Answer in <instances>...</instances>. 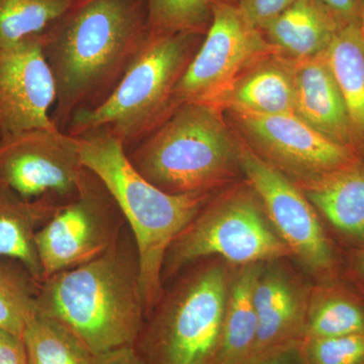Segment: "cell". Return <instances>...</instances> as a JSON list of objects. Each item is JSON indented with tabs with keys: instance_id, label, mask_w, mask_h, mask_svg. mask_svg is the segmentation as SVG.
Returning a JSON list of instances; mask_svg holds the SVG:
<instances>
[{
	"instance_id": "16",
	"label": "cell",
	"mask_w": 364,
	"mask_h": 364,
	"mask_svg": "<svg viewBox=\"0 0 364 364\" xmlns=\"http://www.w3.org/2000/svg\"><path fill=\"white\" fill-rule=\"evenodd\" d=\"M296 184L338 233L364 247V158Z\"/></svg>"
},
{
	"instance_id": "22",
	"label": "cell",
	"mask_w": 364,
	"mask_h": 364,
	"mask_svg": "<svg viewBox=\"0 0 364 364\" xmlns=\"http://www.w3.org/2000/svg\"><path fill=\"white\" fill-rule=\"evenodd\" d=\"M364 334V305L346 289L321 287L310 294L306 339Z\"/></svg>"
},
{
	"instance_id": "12",
	"label": "cell",
	"mask_w": 364,
	"mask_h": 364,
	"mask_svg": "<svg viewBox=\"0 0 364 364\" xmlns=\"http://www.w3.org/2000/svg\"><path fill=\"white\" fill-rule=\"evenodd\" d=\"M77 136L35 129L0 141V184L23 198L68 200L85 172Z\"/></svg>"
},
{
	"instance_id": "25",
	"label": "cell",
	"mask_w": 364,
	"mask_h": 364,
	"mask_svg": "<svg viewBox=\"0 0 364 364\" xmlns=\"http://www.w3.org/2000/svg\"><path fill=\"white\" fill-rule=\"evenodd\" d=\"M78 0H0V48L39 36Z\"/></svg>"
},
{
	"instance_id": "5",
	"label": "cell",
	"mask_w": 364,
	"mask_h": 364,
	"mask_svg": "<svg viewBox=\"0 0 364 364\" xmlns=\"http://www.w3.org/2000/svg\"><path fill=\"white\" fill-rule=\"evenodd\" d=\"M205 35L150 33L129 70L102 104L76 114L66 133L109 132L128 151L176 109V88Z\"/></svg>"
},
{
	"instance_id": "29",
	"label": "cell",
	"mask_w": 364,
	"mask_h": 364,
	"mask_svg": "<svg viewBox=\"0 0 364 364\" xmlns=\"http://www.w3.org/2000/svg\"><path fill=\"white\" fill-rule=\"evenodd\" d=\"M336 18L339 25L360 23L364 14V0H318Z\"/></svg>"
},
{
	"instance_id": "24",
	"label": "cell",
	"mask_w": 364,
	"mask_h": 364,
	"mask_svg": "<svg viewBox=\"0 0 364 364\" xmlns=\"http://www.w3.org/2000/svg\"><path fill=\"white\" fill-rule=\"evenodd\" d=\"M39 282L21 263L0 258V329L21 339L37 315Z\"/></svg>"
},
{
	"instance_id": "6",
	"label": "cell",
	"mask_w": 364,
	"mask_h": 364,
	"mask_svg": "<svg viewBox=\"0 0 364 364\" xmlns=\"http://www.w3.org/2000/svg\"><path fill=\"white\" fill-rule=\"evenodd\" d=\"M230 279L219 261L196 268L163 293L134 348L144 364H215Z\"/></svg>"
},
{
	"instance_id": "23",
	"label": "cell",
	"mask_w": 364,
	"mask_h": 364,
	"mask_svg": "<svg viewBox=\"0 0 364 364\" xmlns=\"http://www.w3.org/2000/svg\"><path fill=\"white\" fill-rule=\"evenodd\" d=\"M28 364H95V356L58 321L37 314L23 337Z\"/></svg>"
},
{
	"instance_id": "18",
	"label": "cell",
	"mask_w": 364,
	"mask_h": 364,
	"mask_svg": "<svg viewBox=\"0 0 364 364\" xmlns=\"http://www.w3.org/2000/svg\"><path fill=\"white\" fill-rule=\"evenodd\" d=\"M215 107L228 112L296 114L289 59L274 54L261 60L235 81Z\"/></svg>"
},
{
	"instance_id": "31",
	"label": "cell",
	"mask_w": 364,
	"mask_h": 364,
	"mask_svg": "<svg viewBox=\"0 0 364 364\" xmlns=\"http://www.w3.org/2000/svg\"><path fill=\"white\" fill-rule=\"evenodd\" d=\"M95 364H144L134 346H124L95 356Z\"/></svg>"
},
{
	"instance_id": "34",
	"label": "cell",
	"mask_w": 364,
	"mask_h": 364,
	"mask_svg": "<svg viewBox=\"0 0 364 364\" xmlns=\"http://www.w3.org/2000/svg\"><path fill=\"white\" fill-rule=\"evenodd\" d=\"M360 28H361V33H363V37L364 40V14L363 16V18H361L360 21Z\"/></svg>"
},
{
	"instance_id": "32",
	"label": "cell",
	"mask_w": 364,
	"mask_h": 364,
	"mask_svg": "<svg viewBox=\"0 0 364 364\" xmlns=\"http://www.w3.org/2000/svg\"><path fill=\"white\" fill-rule=\"evenodd\" d=\"M240 364H304L299 354V346L267 355L248 358Z\"/></svg>"
},
{
	"instance_id": "26",
	"label": "cell",
	"mask_w": 364,
	"mask_h": 364,
	"mask_svg": "<svg viewBox=\"0 0 364 364\" xmlns=\"http://www.w3.org/2000/svg\"><path fill=\"white\" fill-rule=\"evenodd\" d=\"M149 32L205 35L213 18V0H147Z\"/></svg>"
},
{
	"instance_id": "9",
	"label": "cell",
	"mask_w": 364,
	"mask_h": 364,
	"mask_svg": "<svg viewBox=\"0 0 364 364\" xmlns=\"http://www.w3.org/2000/svg\"><path fill=\"white\" fill-rule=\"evenodd\" d=\"M279 51L251 23L236 0H213L210 28L176 88L177 107L217 105L235 81Z\"/></svg>"
},
{
	"instance_id": "4",
	"label": "cell",
	"mask_w": 364,
	"mask_h": 364,
	"mask_svg": "<svg viewBox=\"0 0 364 364\" xmlns=\"http://www.w3.org/2000/svg\"><path fill=\"white\" fill-rule=\"evenodd\" d=\"M223 112L212 105H179L127 155L165 193H214L240 168L239 139L228 128Z\"/></svg>"
},
{
	"instance_id": "21",
	"label": "cell",
	"mask_w": 364,
	"mask_h": 364,
	"mask_svg": "<svg viewBox=\"0 0 364 364\" xmlns=\"http://www.w3.org/2000/svg\"><path fill=\"white\" fill-rule=\"evenodd\" d=\"M324 54L364 157V40L360 23L342 26Z\"/></svg>"
},
{
	"instance_id": "17",
	"label": "cell",
	"mask_w": 364,
	"mask_h": 364,
	"mask_svg": "<svg viewBox=\"0 0 364 364\" xmlns=\"http://www.w3.org/2000/svg\"><path fill=\"white\" fill-rule=\"evenodd\" d=\"M64 202L49 196L28 200L0 184V258L21 263L39 284L43 272L36 236Z\"/></svg>"
},
{
	"instance_id": "10",
	"label": "cell",
	"mask_w": 364,
	"mask_h": 364,
	"mask_svg": "<svg viewBox=\"0 0 364 364\" xmlns=\"http://www.w3.org/2000/svg\"><path fill=\"white\" fill-rule=\"evenodd\" d=\"M239 165L268 220L293 255L314 274L331 277L338 259L303 189L239 139Z\"/></svg>"
},
{
	"instance_id": "3",
	"label": "cell",
	"mask_w": 364,
	"mask_h": 364,
	"mask_svg": "<svg viewBox=\"0 0 364 364\" xmlns=\"http://www.w3.org/2000/svg\"><path fill=\"white\" fill-rule=\"evenodd\" d=\"M79 156L105 184L135 239L146 318L161 299L167 251L214 193H165L133 166L123 144L109 132L77 136Z\"/></svg>"
},
{
	"instance_id": "27",
	"label": "cell",
	"mask_w": 364,
	"mask_h": 364,
	"mask_svg": "<svg viewBox=\"0 0 364 364\" xmlns=\"http://www.w3.org/2000/svg\"><path fill=\"white\" fill-rule=\"evenodd\" d=\"M299 351L304 364H364V334L303 340Z\"/></svg>"
},
{
	"instance_id": "7",
	"label": "cell",
	"mask_w": 364,
	"mask_h": 364,
	"mask_svg": "<svg viewBox=\"0 0 364 364\" xmlns=\"http://www.w3.org/2000/svg\"><path fill=\"white\" fill-rule=\"evenodd\" d=\"M248 186L213 196L182 230L165 256L163 282L212 256L242 267L293 255Z\"/></svg>"
},
{
	"instance_id": "8",
	"label": "cell",
	"mask_w": 364,
	"mask_h": 364,
	"mask_svg": "<svg viewBox=\"0 0 364 364\" xmlns=\"http://www.w3.org/2000/svg\"><path fill=\"white\" fill-rule=\"evenodd\" d=\"M126 224L105 184L86 168L74 196L37 232L43 279L97 259L116 243Z\"/></svg>"
},
{
	"instance_id": "11",
	"label": "cell",
	"mask_w": 364,
	"mask_h": 364,
	"mask_svg": "<svg viewBox=\"0 0 364 364\" xmlns=\"http://www.w3.org/2000/svg\"><path fill=\"white\" fill-rule=\"evenodd\" d=\"M229 114L243 135L244 142L296 183L363 159L323 135L298 114Z\"/></svg>"
},
{
	"instance_id": "20",
	"label": "cell",
	"mask_w": 364,
	"mask_h": 364,
	"mask_svg": "<svg viewBox=\"0 0 364 364\" xmlns=\"http://www.w3.org/2000/svg\"><path fill=\"white\" fill-rule=\"evenodd\" d=\"M262 263L242 265L230 279L221 347L215 364H240L252 354L257 336L253 291Z\"/></svg>"
},
{
	"instance_id": "30",
	"label": "cell",
	"mask_w": 364,
	"mask_h": 364,
	"mask_svg": "<svg viewBox=\"0 0 364 364\" xmlns=\"http://www.w3.org/2000/svg\"><path fill=\"white\" fill-rule=\"evenodd\" d=\"M0 364H28L23 340L0 329Z\"/></svg>"
},
{
	"instance_id": "28",
	"label": "cell",
	"mask_w": 364,
	"mask_h": 364,
	"mask_svg": "<svg viewBox=\"0 0 364 364\" xmlns=\"http://www.w3.org/2000/svg\"><path fill=\"white\" fill-rule=\"evenodd\" d=\"M244 14L256 28H264L267 23L289 9L296 0H236Z\"/></svg>"
},
{
	"instance_id": "1",
	"label": "cell",
	"mask_w": 364,
	"mask_h": 364,
	"mask_svg": "<svg viewBox=\"0 0 364 364\" xmlns=\"http://www.w3.org/2000/svg\"><path fill=\"white\" fill-rule=\"evenodd\" d=\"M148 35L147 0H78L41 33L56 85L51 117L59 130L112 95Z\"/></svg>"
},
{
	"instance_id": "15",
	"label": "cell",
	"mask_w": 364,
	"mask_h": 364,
	"mask_svg": "<svg viewBox=\"0 0 364 364\" xmlns=\"http://www.w3.org/2000/svg\"><path fill=\"white\" fill-rule=\"evenodd\" d=\"M289 61L296 114L323 135L364 158L344 98L324 53Z\"/></svg>"
},
{
	"instance_id": "19",
	"label": "cell",
	"mask_w": 364,
	"mask_h": 364,
	"mask_svg": "<svg viewBox=\"0 0 364 364\" xmlns=\"http://www.w3.org/2000/svg\"><path fill=\"white\" fill-rule=\"evenodd\" d=\"M341 28L318 0H296L261 32L282 56L299 60L324 53Z\"/></svg>"
},
{
	"instance_id": "33",
	"label": "cell",
	"mask_w": 364,
	"mask_h": 364,
	"mask_svg": "<svg viewBox=\"0 0 364 364\" xmlns=\"http://www.w3.org/2000/svg\"><path fill=\"white\" fill-rule=\"evenodd\" d=\"M354 267L364 282V247L359 249L354 256Z\"/></svg>"
},
{
	"instance_id": "13",
	"label": "cell",
	"mask_w": 364,
	"mask_h": 364,
	"mask_svg": "<svg viewBox=\"0 0 364 364\" xmlns=\"http://www.w3.org/2000/svg\"><path fill=\"white\" fill-rule=\"evenodd\" d=\"M55 102L56 85L40 35L0 48V141L35 129H58L50 114Z\"/></svg>"
},
{
	"instance_id": "2",
	"label": "cell",
	"mask_w": 364,
	"mask_h": 364,
	"mask_svg": "<svg viewBox=\"0 0 364 364\" xmlns=\"http://www.w3.org/2000/svg\"><path fill=\"white\" fill-rule=\"evenodd\" d=\"M37 312L68 328L95 355L134 346L146 315L138 249L127 224L97 259L43 279Z\"/></svg>"
},
{
	"instance_id": "14",
	"label": "cell",
	"mask_w": 364,
	"mask_h": 364,
	"mask_svg": "<svg viewBox=\"0 0 364 364\" xmlns=\"http://www.w3.org/2000/svg\"><path fill=\"white\" fill-rule=\"evenodd\" d=\"M309 301L308 291L282 268H261L253 291L258 328L250 358L299 346Z\"/></svg>"
}]
</instances>
